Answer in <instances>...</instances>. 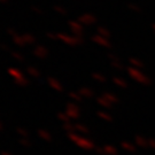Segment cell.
<instances>
[{
	"label": "cell",
	"mask_w": 155,
	"mask_h": 155,
	"mask_svg": "<svg viewBox=\"0 0 155 155\" xmlns=\"http://www.w3.org/2000/svg\"><path fill=\"white\" fill-rule=\"evenodd\" d=\"M0 130H1V125H0Z\"/></svg>",
	"instance_id": "cell-7"
},
{
	"label": "cell",
	"mask_w": 155,
	"mask_h": 155,
	"mask_svg": "<svg viewBox=\"0 0 155 155\" xmlns=\"http://www.w3.org/2000/svg\"><path fill=\"white\" fill-rule=\"evenodd\" d=\"M28 72H30V74H31V75H33V76H38V72L36 71V70H35L33 68H29V69H28Z\"/></svg>",
	"instance_id": "cell-3"
},
{
	"label": "cell",
	"mask_w": 155,
	"mask_h": 155,
	"mask_svg": "<svg viewBox=\"0 0 155 155\" xmlns=\"http://www.w3.org/2000/svg\"><path fill=\"white\" fill-rule=\"evenodd\" d=\"M17 132L21 133V134H22V136H24V137H28V133L25 132L24 130H22V129H17Z\"/></svg>",
	"instance_id": "cell-4"
},
{
	"label": "cell",
	"mask_w": 155,
	"mask_h": 155,
	"mask_svg": "<svg viewBox=\"0 0 155 155\" xmlns=\"http://www.w3.org/2000/svg\"><path fill=\"white\" fill-rule=\"evenodd\" d=\"M39 134H40V137H41V138H44L45 140H51L50 133L45 132V131H43V130H39Z\"/></svg>",
	"instance_id": "cell-2"
},
{
	"label": "cell",
	"mask_w": 155,
	"mask_h": 155,
	"mask_svg": "<svg viewBox=\"0 0 155 155\" xmlns=\"http://www.w3.org/2000/svg\"><path fill=\"white\" fill-rule=\"evenodd\" d=\"M1 155H11V154H9V153H7V152H2Z\"/></svg>",
	"instance_id": "cell-6"
},
{
	"label": "cell",
	"mask_w": 155,
	"mask_h": 155,
	"mask_svg": "<svg viewBox=\"0 0 155 155\" xmlns=\"http://www.w3.org/2000/svg\"><path fill=\"white\" fill-rule=\"evenodd\" d=\"M20 143L22 145H24V146H29V145H30V143H28L27 140H20Z\"/></svg>",
	"instance_id": "cell-5"
},
{
	"label": "cell",
	"mask_w": 155,
	"mask_h": 155,
	"mask_svg": "<svg viewBox=\"0 0 155 155\" xmlns=\"http://www.w3.org/2000/svg\"><path fill=\"white\" fill-rule=\"evenodd\" d=\"M36 55H39L41 56V58H44L46 55V51L43 48V47H38V48H36Z\"/></svg>",
	"instance_id": "cell-1"
}]
</instances>
